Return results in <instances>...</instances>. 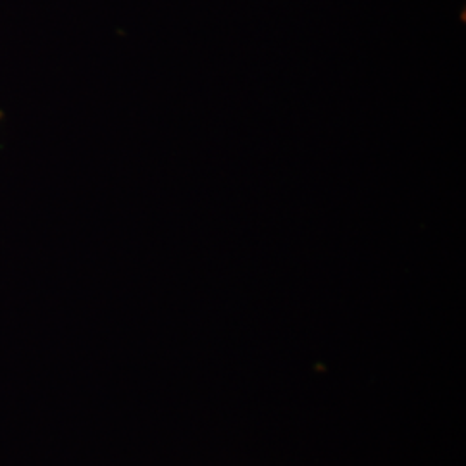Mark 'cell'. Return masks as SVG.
<instances>
[{
	"instance_id": "obj_1",
	"label": "cell",
	"mask_w": 466,
	"mask_h": 466,
	"mask_svg": "<svg viewBox=\"0 0 466 466\" xmlns=\"http://www.w3.org/2000/svg\"><path fill=\"white\" fill-rule=\"evenodd\" d=\"M0 117H2V115H0Z\"/></svg>"
}]
</instances>
